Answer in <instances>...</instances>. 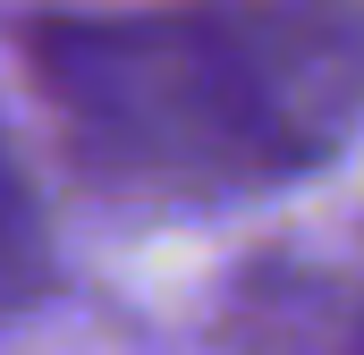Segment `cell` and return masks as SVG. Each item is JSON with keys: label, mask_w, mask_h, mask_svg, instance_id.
I'll list each match as a JSON object with an SVG mask.
<instances>
[{"label": "cell", "mask_w": 364, "mask_h": 355, "mask_svg": "<svg viewBox=\"0 0 364 355\" xmlns=\"http://www.w3.org/2000/svg\"><path fill=\"white\" fill-rule=\"evenodd\" d=\"M68 161L144 203H229L322 170L364 119V0H144L26 26Z\"/></svg>", "instance_id": "6da1fadb"}, {"label": "cell", "mask_w": 364, "mask_h": 355, "mask_svg": "<svg viewBox=\"0 0 364 355\" xmlns=\"http://www.w3.org/2000/svg\"><path fill=\"white\" fill-rule=\"evenodd\" d=\"M220 330L255 355H364V271L339 263H255Z\"/></svg>", "instance_id": "7a4b0ae2"}, {"label": "cell", "mask_w": 364, "mask_h": 355, "mask_svg": "<svg viewBox=\"0 0 364 355\" xmlns=\"http://www.w3.org/2000/svg\"><path fill=\"white\" fill-rule=\"evenodd\" d=\"M51 220L34 203V186L17 178L9 144H0V322H17L34 296H51Z\"/></svg>", "instance_id": "3957f363"}]
</instances>
